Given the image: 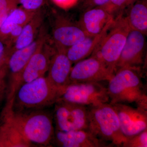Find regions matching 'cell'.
Instances as JSON below:
<instances>
[{
    "instance_id": "obj_13",
    "label": "cell",
    "mask_w": 147,
    "mask_h": 147,
    "mask_svg": "<svg viewBox=\"0 0 147 147\" xmlns=\"http://www.w3.org/2000/svg\"><path fill=\"white\" fill-rule=\"evenodd\" d=\"M55 51V47L48 44L47 41L36 50L21 74L15 91L22 84L45 76Z\"/></svg>"
},
{
    "instance_id": "obj_29",
    "label": "cell",
    "mask_w": 147,
    "mask_h": 147,
    "mask_svg": "<svg viewBox=\"0 0 147 147\" xmlns=\"http://www.w3.org/2000/svg\"><path fill=\"white\" fill-rule=\"evenodd\" d=\"M24 26H18L13 28L6 38L5 41L11 48H12L16 42Z\"/></svg>"
},
{
    "instance_id": "obj_23",
    "label": "cell",
    "mask_w": 147,
    "mask_h": 147,
    "mask_svg": "<svg viewBox=\"0 0 147 147\" xmlns=\"http://www.w3.org/2000/svg\"><path fill=\"white\" fill-rule=\"evenodd\" d=\"M123 147H147V129L131 137H126Z\"/></svg>"
},
{
    "instance_id": "obj_20",
    "label": "cell",
    "mask_w": 147,
    "mask_h": 147,
    "mask_svg": "<svg viewBox=\"0 0 147 147\" xmlns=\"http://www.w3.org/2000/svg\"><path fill=\"white\" fill-rule=\"evenodd\" d=\"M38 10H28L21 6L14 9L0 27V38L5 41L13 28L18 26H25L34 16Z\"/></svg>"
},
{
    "instance_id": "obj_30",
    "label": "cell",
    "mask_w": 147,
    "mask_h": 147,
    "mask_svg": "<svg viewBox=\"0 0 147 147\" xmlns=\"http://www.w3.org/2000/svg\"><path fill=\"white\" fill-rule=\"evenodd\" d=\"M54 2L62 8H68L76 4L79 0H53Z\"/></svg>"
},
{
    "instance_id": "obj_25",
    "label": "cell",
    "mask_w": 147,
    "mask_h": 147,
    "mask_svg": "<svg viewBox=\"0 0 147 147\" xmlns=\"http://www.w3.org/2000/svg\"><path fill=\"white\" fill-rule=\"evenodd\" d=\"M8 69L6 64L0 67V104L8 94L9 86L7 84Z\"/></svg>"
},
{
    "instance_id": "obj_6",
    "label": "cell",
    "mask_w": 147,
    "mask_h": 147,
    "mask_svg": "<svg viewBox=\"0 0 147 147\" xmlns=\"http://www.w3.org/2000/svg\"><path fill=\"white\" fill-rule=\"evenodd\" d=\"M58 100L87 106L110 102L107 87L100 82L69 84L61 92Z\"/></svg>"
},
{
    "instance_id": "obj_27",
    "label": "cell",
    "mask_w": 147,
    "mask_h": 147,
    "mask_svg": "<svg viewBox=\"0 0 147 147\" xmlns=\"http://www.w3.org/2000/svg\"><path fill=\"white\" fill-rule=\"evenodd\" d=\"M45 0H18V4L23 8L30 10H37L41 8Z\"/></svg>"
},
{
    "instance_id": "obj_3",
    "label": "cell",
    "mask_w": 147,
    "mask_h": 147,
    "mask_svg": "<svg viewBox=\"0 0 147 147\" xmlns=\"http://www.w3.org/2000/svg\"><path fill=\"white\" fill-rule=\"evenodd\" d=\"M61 92L45 76L22 84L14 92L10 102L13 110H37L55 104Z\"/></svg>"
},
{
    "instance_id": "obj_26",
    "label": "cell",
    "mask_w": 147,
    "mask_h": 147,
    "mask_svg": "<svg viewBox=\"0 0 147 147\" xmlns=\"http://www.w3.org/2000/svg\"><path fill=\"white\" fill-rule=\"evenodd\" d=\"M109 0H82L80 8L82 12L91 9L104 5Z\"/></svg>"
},
{
    "instance_id": "obj_1",
    "label": "cell",
    "mask_w": 147,
    "mask_h": 147,
    "mask_svg": "<svg viewBox=\"0 0 147 147\" xmlns=\"http://www.w3.org/2000/svg\"><path fill=\"white\" fill-rule=\"evenodd\" d=\"M108 87L110 103L128 104L147 110V96L142 81V68L124 67L116 70Z\"/></svg>"
},
{
    "instance_id": "obj_7",
    "label": "cell",
    "mask_w": 147,
    "mask_h": 147,
    "mask_svg": "<svg viewBox=\"0 0 147 147\" xmlns=\"http://www.w3.org/2000/svg\"><path fill=\"white\" fill-rule=\"evenodd\" d=\"M46 27L42 25L36 38L30 44L11 53L6 63L9 74L8 99L13 98L16 86L24 68L32 55L48 40Z\"/></svg>"
},
{
    "instance_id": "obj_16",
    "label": "cell",
    "mask_w": 147,
    "mask_h": 147,
    "mask_svg": "<svg viewBox=\"0 0 147 147\" xmlns=\"http://www.w3.org/2000/svg\"><path fill=\"white\" fill-rule=\"evenodd\" d=\"M115 18L105 9L99 7L82 12L77 22L87 34L96 36L112 25Z\"/></svg>"
},
{
    "instance_id": "obj_4",
    "label": "cell",
    "mask_w": 147,
    "mask_h": 147,
    "mask_svg": "<svg viewBox=\"0 0 147 147\" xmlns=\"http://www.w3.org/2000/svg\"><path fill=\"white\" fill-rule=\"evenodd\" d=\"M88 108V130L113 146H122L126 137L122 132L117 114L112 104L107 102Z\"/></svg>"
},
{
    "instance_id": "obj_10",
    "label": "cell",
    "mask_w": 147,
    "mask_h": 147,
    "mask_svg": "<svg viewBox=\"0 0 147 147\" xmlns=\"http://www.w3.org/2000/svg\"><path fill=\"white\" fill-rule=\"evenodd\" d=\"M114 74L103 62L90 56L77 62L72 67L69 84L109 81Z\"/></svg>"
},
{
    "instance_id": "obj_17",
    "label": "cell",
    "mask_w": 147,
    "mask_h": 147,
    "mask_svg": "<svg viewBox=\"0 0 147 147\" xmlns=\"http://www.w3.org/2000/svg\"><path fill=\"white\" fill-rule=\"evenodd\" d=\"M0 121V147L33 146L23 137L4 111Z\"/></svg>"
},
{
    "instance_id": "obj_12",
    "label": "cell",
    "mask_w": 147,
    "mask_h": 147,
    "mask_svg": "<svg viewBox=\"0 0 147 147\" xmlns=\"http://www.w3.org/2000/svg\"><path fill=\"white\" fill-rule=\"evenodd\" d=\"M111 104L117 114L121 130L125 137L147 129V110L123 103Z\"/></svg>"
},
{
    "instance_id": "obj_24",
    "label": "cell",
    "mask_w": 147,
    "mask_h": 147,
    "mask_svg": "<svg viewBox=\"0 0 147 147\" xmlns=\"http://www.w3.org/2000/svg\"><path fill=\"white\" fill-rule=\"evenodd\" d=\"M18 4V0H0V27Z\"/></svg>"
},
{
    "instance_id": "obj_8",
    "label": "cell",
    "mask_w": 147,
    "mask_h": 147,
    "mask_svg": "<svg viewBox=\"0 0 147 147\" xmlns=\"http://www.w3.org/2000/svg\"><path fill=\"white\" fill-rule=\"evenodd\" d=\"M56 130L88 129V106L58 100L55 103Z\"/></svg>"
},
{
    "instance_id": "obj_21",
    "label": "cell",
    "mask_w": 147,
    "mask_h": 147,
    "mask_svg": "<svg viewBox=\"0 0 147 147\" xmlns=\"http://www.w3.org/2000/svg\"><path fill=\"white\" fill-rule=\"evenodd\" d=\"M131 30L147 35V4L146 0H137L129 8L125 16Z\"/></svg>"
},
{
    "instance_id": "obj_15",
    "label": "cell",
    "mask_w": 147,
    "mask_h": 147,
    "mask_svg": "<svg viewBox=\"0 0 147 147\" xmlns=\"http://www.w3.org/2000/svg\"><path fill=\"white\" fill-rule=\"evenodd\" d=\"M54 140L62 147H107L113 146L101 141L88 129L63 131L56 130Z\"/></svg>"
},
{
    "instance_id": "obj_22",
    "label": "cell",
    "mask_w": 147,
    "mask_h": 147,
    "mask_svg": "<svg viewBox=\"0 0 147 147\" xmlns=\"http://www.w3.org/2000/svg\"><path fill=\"white\" fill-rule=\"evenodd\" d=\"M137 0H109L104 5L100 6L105 9L109 13L115 17L121 13L127 7H129Z\"/></svg>"
},
{
    "instance_id": "obj_5",
    "label": "cell",
    "mask_w": 147,
    "mask_h": 147,
    "mask_svg": "<svg viewBox=\"0 0 147 147\" xmlns=\"http://www.w3.org/2000/svg\"><path fill=\"white\" fill-rule=\"evenodd\" d=\"M130 28L123 12L115 17L113 24L90 56L103 62L115 74L116 67L126 42Z\"/></svg>"
},
{
    "instance_id": "obj_18",
    "label": "cell",
    "mask_w": 147,
    "mask_h": 147,
    "mask_svg": "<svg viewBox=\"0 0 147 147\" xmlns=\"http://www.w3.org/2000/svg\"><path fill=\"white\" fill-rule=\"evenodd\" d=\"M111 25L104 29L99 34L88 36L83 40L67 48L66 50V53L72 64H75L91 56L100 40L107 33Z\"/></svg>"
},
{
    "instance_id": "obj_28",
    "label": "cell",
    "mask_w": 147,
    "mask_h": 147,
    "mask_svg": "<svg viewBox=\"0 0 147 147\" xmlns=\"http://www.w3.org/2000/svg\"><path fill=\"white\" fill-rule=\"evenodd\" d=\"M11 48L3 40L0 38V67L6 64Z\"/></svg>"
},
{
    "instance_id": "obj_19",
    "label": "cell",
    "mask_w": 147,
    "mask_h": 147,
    "mask_svg": "<svg viewBox=\"0 0 147 147\" xmlns=\"http://www.w3.org/2000/svg\"><path fill=\"white\" fill-rule=\"evenodd\" d=\"M45 18L44 11L40 9L30 21L26 24L14 45L11 48L10 53L30 44L36 38L43 24Z\"/></svg>"
},
{
    "instance_id": "obj_9",
    "label": "cell",
    "mask_w": 147,
    "mask_h": 147,
    "mask_svg": "<svg viewBox=\"0 0 147 147\" xmlns=\"http://www.w3.org/2000/svg\"><path fill=\"white\" fill-rule=\"evenodd\" d=\"M55 14L52 29V40L55 48L66 50L89 36L78 22L63 14Z\"/></svg>"
},
{
    "instance_id": "obj_14",
    "label": "cell",
    "mask_w": 147,
    "mask_h": 147,
    "mask_svg": "<svg viewBox=\"0 0 147 147\" xmlns=\"http://www.w3.org/2000/svg\"><path fill=\"white\" fill-rule=\"evenodd\" d=\"M72 65L66 55V50L55 47L46 77L53 86L61 93L69 84V76Z\"/></svg>"
},
{
    "instance_id": "obj_2",
    "label": "cell",
    "mask_w": 147,
    "mask_h": 147,
    "mask_svg": "<svg viewBox=\"0 0 147 147\" xmlns=\"http://www.w3.org/2000/svg\"><path fill=\"white\" fill-rule=\"evenodd\" d=\"M4 111L23 137L33 146H47L54 140L55 129L49 113L40 109L16 111L8 105Z\"/></svg>"
},
{
    "instance_id": "obj_11",
    "label": "cell",
    "mask_w": 147,
    "mask_h": 147,
    "mask_svg": "<svg viewBox=\"0 0 147 147\" xmlns=\"http://www.w3.org/2000/svg\"><path fill=\"white\" fill-rule=\"evenodd\" d=\"M146 35L130 29L116 67L142 68L146 60Z\"/></svg>"
}]
</instances>
